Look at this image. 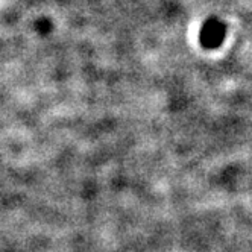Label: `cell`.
<instances>
[{
    "label": "cell",
    "instance_id": "obj_1",
    "mask_svg": "<svg viewBox=\"0 0 252 252\" xmlns=\"http://www.w3.org/2000/svg\"><path fill=\"white\" fill-rule=\"evenodd\" d=\"M225 26L218 20H208L201 31V43L207 49H216L223 43Z\"/></svg>",
    "mask_w": 252,
    "mask_h": 252
}]
</instances>
